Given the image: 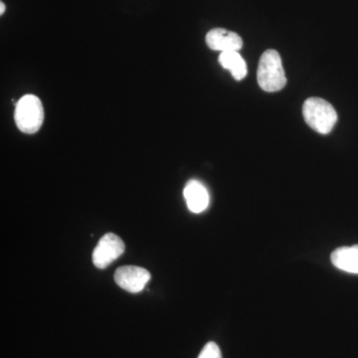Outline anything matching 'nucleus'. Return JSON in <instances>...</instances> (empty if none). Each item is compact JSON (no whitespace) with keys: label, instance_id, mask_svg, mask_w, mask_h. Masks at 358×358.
I'll list each match as a JSON object with an SVG mask.
<instances>
[{"label":"nucleus","instance_id":"obj_9","mask_svg":"<svg viewBox=\"0 0 358 358\" xmlns=\"http://www.w3.org/2000/svg\"><path fill=\"white\" fill-rule=\"evenodd\" d=\"M218 60L224 69L229 70L233 78L237 81L246 77V62L240 55L239 51L223 52L219 56Z\"/></svg>","mask_w":358,"mask_h":358},{"label":"nucleus","instance_id":"obj_6","mask_svg":"<svg viewBox=\"0 0 358 358\" xmlns=\"http://www.w3.org/2000/svg\"><path fill=\"white\" fill-rule=\"evenodd\" d=\"M206 44L214 51H239L243 47V40L237 33L224 28H214L206 35Z\"/></svg>","mask_w":358,"mask_h":358},{"label":"nucleus","instance_id":"obj_3","mask_svg":"<svg viewBox=\"0 0 358 358\" xmlns=\"http://www.w3.org/2000/svg\"><path fill=\"white\" fill-rule=\"evenodd\" d=\"M14 120L22 133H37L44 122V109L38 96L25 95L16 103Z\"/></svg>","mask_w":358,"mask_h":358},{"label":"nucleus","instance_id":"obj_1","mask_svg":"<svg viewBox=\"0 0 358 358\" xmlns=\"http://www.w3.org/2000/svg\"><path fill=\"white\" fill-rule=\"evenodd\" d=\"M257 80L260 88L268 93L281 91L286 86V75L278 51L270 49L264 52L259 61Z\"/></svg>","mask_w":358,"mask_h":358},{"label":"nucleus","instance_id":"obj_4","mask_svg":"<svg viewBox=\"0 0 358 358\" xmlns=\"http://www.w3.org/2000/svg\"><path fill=\"white\" fill-rule=\"evenodd\" d=\"M124 243L114 233L101 238L93 252V263L98 268H105L124 254Z\"/></svg>","mask_w":358,"mask_h":358},{"label":"nucleus","instance_id":"obj_11","mask_svg":"<svg viewBox=\"0 0 358 358\" xmlns=\"http://www.w3.org/2000/svg\"><path fill=\"white\" fill-rule=\"evenodd\" d=\"M4 11H6V4L3 2H0V14H3Z\"/></svg>","mask_w":358,"mask_h":358},{"label":"nucleus","instance_id":"obj_5","mask_svg":"<svg viewBox=\"0 0 358 358\" xmlns=\"http://www.w3.org/2000/svg\"><path fill=\"white\" fill-rule=\"evenodd\" d=\"M150 280V273L138 266H124L115 273V282L124 291L138 294L145 289Z\"/></svg>","mask_w":358,"mask_h":358},{"label":"nucleus","instance_id":"obj_7","mask_svg":"<svg viewBox=\"0 0 358 358\" xmlns=\"http://www.w3.org/2000/svg\"><path fill=\"white\" fill-rule=\"evenodd\" d=\"M183 195L188 209L195 214L206 210L210 201L206 187L197 180L188 181L183 190Z\"/></svg>","mask_w":358,"mask_h":358},{"label":"nucleus","instance_id":"obj_8","mask_svg":"<svg viewBox=\"0 0 358 358\" xmlns=\"http://www.w3.org/2000/svg\"><path fill=\"white\" fill-rule=\"evenodd\" d=\"M331 259L334 267L339 270L350 274H358V245L334 250Z\"/></svg>","mask_w":358,"mask_h":358},{"label":"nucleus","instance_id":"obj_10","mask_svg":"<svg viewBox=\"0 0 358 358\" xmlns=\"http://www.w3.org/2000/svg\"><path fill=\"white\" fill-rule=\"evenodd\" d=\"M199 358H222V355L219 346L213 341H210L202 348Z\"/></svg>","mask_w":358,"mask_h":358},{"label":"nucleus","instance_id":"obj_2","mask_svg":"<svg viewBox=\"0 0 358 358\" xmlns=\"http://www.w3.org/2000/svg\"><path fill=\"white\" fill-rule=\"evenodd\" d=\"M303 115L308 126L322 134L331 133L338 122V114L333 106L320 98L308 99L303 103Z\"/></svg>","mask_w":358,"mask_h":358}]
</instances>
